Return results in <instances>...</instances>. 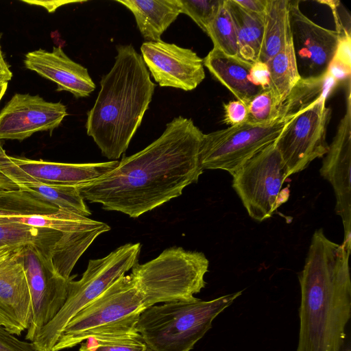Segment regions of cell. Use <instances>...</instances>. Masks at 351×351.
Returning a JSON list of instances; mask_svg holds the SVG:
<instances>
[{"label":"cell","instance_id":"836d02e7","mask_svg":"<svg viewBox=\"0 0 351 351\" xmlns=\"http://www.w3.org/2000/svg\"><path fill=\"white\" fill-rule=\"evenodd\" d=\"M243 9L247 12L264 16L267 0H234Z\"/></svg>","mask_w":351,"mask_h":351},{"label":"cell","instance_id":"5bb4252c","mask_svg":"<svg viewBox=\"0 0 351 351\" xmlns=\"http://www.w3.org/2000/svg\"><path fill=\"white\" fill-rule=\"evenodd\" d=\"M300 1H290L289 23L293 45L301 79H315L328 73L341 36L308 18L299 7Z\"/></svg>","mask_w":351,"mask_h":351},{"label":"cell","instance_id":"f1b7e54d","mask_svg":"<svg viewBox=\"0 0 351 351\" xmlns=\"http://www.w3.org/2000/svg\"><path fill=\"white\" fill-rule=\"evenodd\" d=\"M181 13L191 17L204 32L216 16L223 0H179Z\"/></svg>","mask_w":351,"mask_h":351},{"label":"cell","instance_id":"8fae6325","mask_svg":"<svg viewBox=\"0 0 351 351\" xmlns=\"http://www.w3.org/2000/svg\"><path fill=\"white\" fill-rule=\"evenodd\" d=\"M328 95H322L302 109L274 142L287 178L327 153L326 131L331 117V110L326 106Z\"/></svg>","mask_w":351,"mask_h":351},{"label":"cell","instance_id":"74e56055","mask_svg":"<svg viewBox=\"0 0 351 351\" xmlns=\"http://www.w3.org/2000/svg\"><path fill=\"white\" fill-rule=\"evenodd\" d=\"M0 36H1V33H0Z\"/></svg>","mask_w":351,"mask_h":351},{"label":"cell","instance_id":"83f0119b","mask_svg":"<svg viewBox=\"0 0 351 351\" xmlns=\"http://www.w3.org/2000/svg\"><path fill=\"white\" fill-rule=\"evenodd\" d=\"M246 106L247 110L246 122L250 124H265L282 115L278 112L269 89L261 91L254 97Z\"/></svg>","mask_w":351,"mask_h":351},{"label":"cell","instance_id":"cb8c5ba5","mask_svg":"<svg viewBox=\"0 0 351 351\" xmlns=\"http://www.w3.org/2000/svg\"><path fill=\"white\" fill-rule=\"evenodd\" d=\"M269 89L278 110L293 88L301 80L299 74L291 34L282 49L267 62Z\"/></svg>","mask_w":351,"mask_h":351},{"label":"cell","instance_id":"2e32d148","mask_svg":"<svg viewBox=\"0 0 351 351\" xmlns=\"http://www.w3.org/2000/svg\"><path fill=\"white\" fill-rule=\"evenodd\" d=\"M23 246H0V325L14 335L27 330L32 316Z\"/></svg>","mask_w":351,"mask_h":351},{"label":"cell","instance_id":"d4e9b609","mask_svg":"<svg viewBox=\"0 0 351 351\" xmlns=\"http://www.w3.org/2000/svg\"><path fill=\"white\" fill-rule=\"evenodd\" d=\"M17 189L31 193L60 210L85 217L91 215L77 186L25 183L18 186Z\"/></svg>","mask_w":351,"mask_h":351},{"label":"cell","instance_id":"ba28073f","mask_svg":"<svg viewBox=\"0 0 351 351\" xmlns=\"http://www.w3.org/2000/svg\"><path fill=\"white\" fill-rule=\"evenodd\" d=\"M141 249L139 243L121 245L105 257L90 260L80 280L71 278L64 305L32 342L36 350L51 351L71 319L138 263Z\"/></svg>","mask_w":351,"mask_h":351},{"label":"cell","instance_id":"30bf717a","mask_svg":"<svg viewBox=\"0 0 351 351\" xmlns=\"http://www.w3.org/2000/svg\"><path fill=\"white\" fill-rule=\"evenodd\" d=\"M232 187L249 216L263 221L289 198L282 190L287 178L281 156L274 143L248 159L232 176Z\"/></svg>","mask_w":351,"mask_h":351},{"label":"cell","instance_id":"d6986e66","mask_svg":"<svg viewBox=\"0 0 351 351\" xmlns=\"http://www.w3.org/2000/svg\"><path fill=\"white\" fill-rule=\"evenodd\" d=\"M24 64L56 83L57 91H68L75 98L88 97L95 88L87 69L69 58L60 47H53L51 52L42 49L28 52Z\"/></svg>","mask_w":351,"mask_h":351},{"label":"cell","instance_id":"e575fe53","mask_svg":"<svg viewBox=\"0 0 351 351\" xmlns=\"http://www.w3.org/2000/svg\"><path fill=\"white\" fill-rule=\"evenodd\" d=\"M1 36H0L1 42ZM12 77V73L5 60L0 45V84L8 83Z\"/></svg>","mask_w":351,"mask_h":351},{"label":"cell","instance_id":"4316f807","mask_svg":"<svg viewBox=\"0 0 351 351\" xmlns=\"http://www.w3.org/2000/svg\"><path fill=\"white\" fill-rule=\"evenodd\" d=\"M79 351H147L138 332L90 337L82 343Z\"/></svg>","mask_w":351,"mask_h":351},{"label":"cell","instance_id":"9a60e30c","mask_svg":"<svg viewBox=\"0 0 351 351\" xmlns=\"http://www.w3.org/2000/svg\"><path fill=\"white\" fill-rule=\"evenodd\" d=\"M346 112L329 145L319 172L331 184L336 199L335 213L342 220L343 244L351 250V93L348 81Z\"/></svg>","mask_w":351,"mask_h":351},{"label":"cell","instance_id":"1f68e13d","mask_svg":"<svg viewBox=\"0 0 351 351\" xmlns=\"http://www.w3.org/2000/svg\"><path fill=\"white\" fill-rule=\"evenodd\" d=\"M250 74L256 86L263 90L269 89V74L267 63L260 61L253 62Z\"/></svg>","mask_w":351,"mask_h":351},{"label":"cell","instance_id":"8d00e7d4","mask_svg":"<svg viewBox=\"0 0 351 351\" xmlns=\"http://www.w3.org/2000/svg\"><path fill=\"white\" fill-rule=\"evenodd\" d=\"M7 87H8V83L0 84V101L2 99V97H3L4 94L5 93Z\"/></svg>","mask_w":351,"mask_h":351},{"label":"cell","instance_id":"3957f363","mask_svg":"<svg viewBox=\"0 0 351 351\" xmlns=\"http://www.w3.org/2000/svg\"><path fill=\"white\" fill-rule=\"evenodd\" d=\"M110 71L87 113V134L107 158L117 160L124 154L141 125L156 84L142 56L132 45H120Z\"/></svg>","mask_w":351,"mask_h":351},{"label":"cell","instance_id":"d6a6232c","mask_svg":"<svg viewBox=\"0 0 351 351\" xmlns=\"http://www.w3.org/2000/svg\"><path fill=\"white\" fill-rule=\"evenodd\" d=\"M350 36L341 37L333 61L351 69L350 63Z\"/></svg>","mask_w":351,"mask_h":351},{"label":"cell","instance_id":"7402d4cb","mask_svg":"<svg viewBox=\"0 0 351 351\" xmlns=\"http://www.w3.org/2000/svg\"><path fill=\"white\" fill-rule=\"evenodd\" d=\"M232 17L239 48V57L244 60L258 61L264 31V16L243 9L234 0H225Z\"/></svg>","mask_w":351,"mask_h":351},{"label":"cell","instance_id":"484cf974","mask_svg":"<svg viewBox=\"0 0 351 351\" xmlns=\"http://www.w3.org/2000/svg\"><path fill=\"white\" fill-rule=\"evenodd\" d=\"M206 33L210 38L213 47L229 56H239L236 32L225 0H223L216 16Z\"/></svg>","mask_w":351,"mask_h":351},{"label":"cell","instance_id":"5b68a950","mask_svg":"<svg viewBox=\"0 0 351 351\" xmlns=\"http://www.w3.org/2000/svg\"><path fill=\"white\" fill-rule=\"evenodd\" d=\"M242 291L204 301L166 302L143 310L136 330L147 351H190L212 327L213 321Z\"/></svg>","mask_w":351,"mask_h":351},{"label":"cell","instance_id":"4dcf8cb0","mask_svg":"<svg viewBox=\"0 0 351 351\" xmlns=\"http://www.w3.org/2000/svg\"><path fill=\"white\" fill-rule=\"evenodd\" d=\"M0 351H36L32 342L18 339L0 325Z\"/></svg>","mask_w":351,"mask_h":351},{"label":"cell","instance_id":"ffe728a7","mask_svg":"<svg viewBox=\"0 0 351 351\" xmlns=\"http://www.w3.org/2000/svg\"><path fill=\"white\" fill-rule=\"evenodd\" d=\"M212 75L245 105L263 90L251 77L253 62L224 53L213 47L203 60Z\"/></svg>","mask_w":351,"mask_h":351},{"label":"cell","instance_id":"277c9868","mask_svg":"<svg viewBox=\"0 0 351 351\" xmlns=\"http://www.w3.org/2000/svg\"><path fill=\"white\" fill-rule=\"evenodd\" d=\"M38 198L21 190L0 189V246L29 245L66 280L77 261L101 234L110 227L95 220L80 230L64 232L34 227L41 212Z\"/></svg>","mask_w":351,"mask_h":351},{"label":"cell","instance_id":"7a4b0ae2","mask_svg":"<svg viewBox=\"0 0 351 351\" xmlns=\"http://www.w3.org/2000/svg\"><path fill=\"white\" fill-rule=\"evenodd\" d=\"M350 250L328 239L312 237L299 274L301 301L296 351H340L351 315Z\"/></svg>","mask_w":351,"mask_h":351},{"label":"cell","instance_id":"9c48e42d","mask_svg":"<svg viewBox=\"0 0 351 351\" xmlns=\"http://www.w3.org/2000/svg\"><path fill=\"white\" fill-rule=\"evenodd\" d=\"M300 111L282 114L265 124L254 125L245 121L204 134L199 150L203 170L221 169L232 176L252 156L274 143Z\"/></svg>","mask_w":351,"mask_h":351},{"label":"cell","instance_id":"4fadbf2b","mask_svg":"<svg viewBox=\"0 0 351 351\" xmlns=\"http://www.w3.org/2000/svg\"><path fill=\"white\" fill-rule=\"evenodd\" d=\"M22 257L32 300V316L25 339L32 342L64 305L70 279L60 276L32 246L23 247Z\"/></svg>","mask_w":351,"mask_h":351},{"label":"cell","instance_id":"52a82bcc","mask_svg":"<svg viewBox=\"0 0 351 351\" xmlns=\"http://www.w3.org/2000/svg\"><path fill=\"white\" fill-rule=\"evenodd\" d=\"M208 266L204 253L173 247L144 264L136 263L130 276L147 308L195 298L206 286Z\"/></svg>","mask_w":351,"mask_h":351},{"label":"cell","instance_id":"6da1fadb","mask_svg":"<svg viewBox=\"0 0 351 351\" xmlns=\"http://www.w3.org/2000/svg\"><path fill=\"white\" fill-rule=\"evenodd\" d=\"M204 133L182 116L141 151L124 157L113 170L77 186L84 200L103 209L138 217L180 196L203 173L199 150Z\"/></svg>","mask_w":351,"mask_h":351},{"label":"cell","instance_id":"44dd1931","mask_svg":"<svg viewBox=\"0 0 351 351\" xmlns=\"http://www.w3.org/2000/svg\"><path fill=\"white\" fill-rule=\"evenodd\" d=\"M134 14L147 41H160L161 36L181 13L179 0H117Z\"/></svg>","mask_w":351,"mask_h":351},{"label":"cell","instance_id":"e0dca14e","mask_svg":"<svg viewBox=\"0 0 351 351\" xmlns=\"http://www.w3.org/2000/svg\"><path fill=\"white\" fill-rule=\"evenodd\" d=\"M141 51L149 72L160 86L189 91L205 78L203 59L190 49L160 40L144 42Z\"/></svg>","mask_w":351,"mask_h":351},{"label":"cell","instance_id":"d590c367","mask_svg":"<svg viewBox=\"0 0 351 351\" xmlns=\"http://www.w3.org/2000/svg\"><path fill=\"white\" fill-rule=\"evenodd\" d=\"M29 4H34L36 5L42 6L46 8L49 12H54L58 7L75 1H23Z\"/></svg>","mask_w":351,"mask_h":351},{"label":"cell","instance_id":"603a6c76","mask_svg":"<svg viewBox=\"0 0 351 351\" xmlns=\"http://www.w3.org/2000/svg\"><path fill=\"white\" fill-rule=\"evenodd\" d=\"M289 5L290 0H267L258 61L267 63L282 49L291 34Z\"/></svg>","mask_w":351,"mask_h":351},{"label":"cell","instance_id":"f546056e","mask_svg":"<svg viewBox=\"0 0 351 351\" xmlns=\"http://www.w3.org/2000/svg\"><path fill=\"white\" fill-rule=\"evenodd\" d=\"M224 122L230 125H240L246 121L247 106L239 100L230 101L223 104Z\"/></svg>","mask_w":351,"mask_h":351},{"label":"cell","instance_id":"7c38bea8","mask_svg":"<svg viewBox=\"0 0 351 351\" xmlns=\"http://www.w3.org/2000/svg\"><path fill=\"white\" fill-rule=\"evenodd\" d=\"M119 162L63 163L12 157L0 143V189L15 190L25 183L79 186L105 176Z\"/></svg>","mask_w":351,"mask_h":351},{"label":"cell","instance_id":"8992f818","mask_svg":"<svg viewBox=\"0 0 351 351\" xmlns=\"http://www.w3.org/2000/svg\"><path fill=\"white\" fill-rule=\"evenodd\" d=\"M145 309L131 276H123L71 319L51 351L71 348L90 337L138 332Z\"/></svg>","mask_w":351,"mask_h":351},{"label":"cell","instance_id":"ac0fdd59","mask_svg":"<svg viewBox=\"0 0 351 351\" xmlns=\"http://www.w3.org/2000/svg\"><path fill=\"white\" fill-rule=\"evenodd\" d=\"M66 115V107L60 102L16 93L0 112V140L23 141L38 132H52Z\"/></svg>","mask_w":351,"mask_h":351}]
</instances>
